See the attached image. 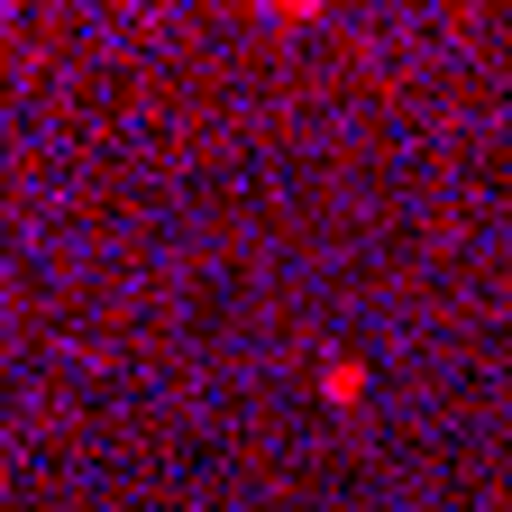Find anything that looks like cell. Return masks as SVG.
Returning a JSON list of instances; mask_svg holds the SVG:
<instances>
[{"instance_id":"1","label":"cell","mask_w":512,"mask_h":512,"mask_svg":"<svg viewBox=\"0 0 512 512\" xmlns=\"http://www.w3.org/2000/svg\"><path fill=\"white\" fill-rule=\"evenodd\" d=\"M320 394H330V403H357L366 394V366L357 357H330V366H320Z\"/></svg>"}]
</instances>
